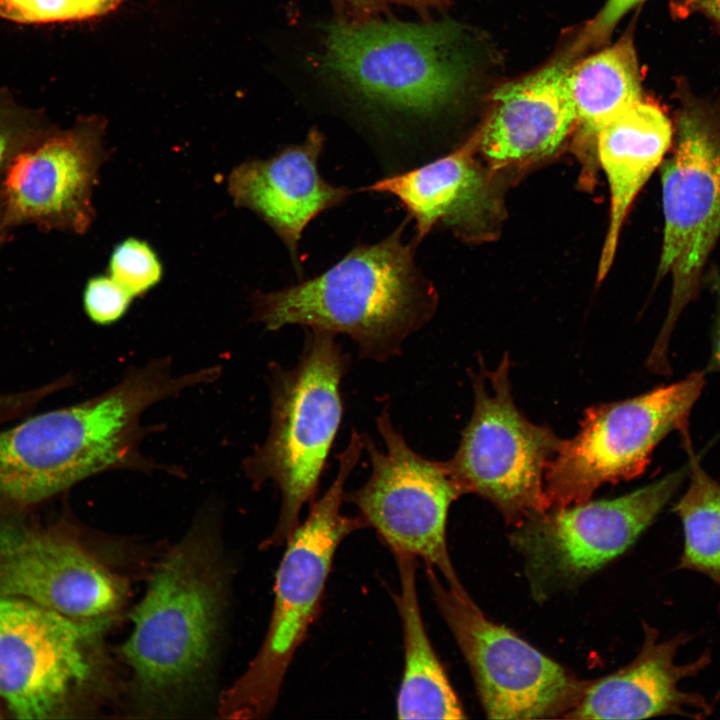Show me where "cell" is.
Returning a JSON list of instances; mask_svg holds the SVG:
<instances>
[{
  "label": "cell",
  "instance_id": "7402d4cb",
  "mask_svg": "<svg viewBox=\"0 0 720 720\" xmlns=\"http://www.w3.org/2000/svg\"><path fill=\"white\" fill-rule=\"evenodd\" d=\"M568 83L576 123L595 137L608 120L642 99L640 69L631 33L570 65Z\"/></svg>",
  "mask_w": 720,
  "mask_h": 720
},
{
  "label": "cell",
  "instance_id": "4316f807",
  "mask_svg": "<svg viewBox=\"0 0 720 720\" xmlns=\"http://www.w3.org/2000/svg\"><path fill=\"white\" fill-rule=\"evenodd\" d=\"M133 297L111 276L90 278L83 292V307L88 318L99 325L118 321L128 310Z\"/></svg>",
  "mask_w": 720,
  "mask_h": 720
},
{
  "label": "cell",
  "instance_id": "603a6c76",
  "mask_svg": "<svg viewBox=\"0 0 720 720\" xmlns=\"http://www.w3.org/2000/svg\"><path fill=\"white\" fill-rule=\"evenodd\" d=\"M682 435L689 456V484L674 507L684 534L678 568L704 574L720 589V484L701 467L688 430Z\"/></svg>",
  "mask_w": 720,
  "mask_h": 720
},
{
  "label": "cell",
  "instance_id": "e0dca14e",
  "mask_svg": "<svg viewBox=\"0 0 720 720\" xmlns=\"http://www.w3.org/2000/svg\"><path fill=\"white\" fill-rule=\"evenodd\" d=\"M645 639L636 658L598 681L590 682L565 719H642L680 715L696 719L712 712L706 698L679 689L680 681L700 673L711 663L709 649L695 661L677 665L679 647L691 640L687 633L658 640V632L644 624Z\"/></svg>",
  "mask_w": 720,
  "mask_h": 720
},
{
  "label": "cell",
  "instance_id": "ba28073f",
  "mask_svg": "<svg viewBox=\"0 0 720 720\" xmlns=\"http://www.w3.org/2000/svg\"><path fill=\"white\" fill-rule=\"evenodd\" d=\"M505 354L494 370L472 377L473 411L454 456L443 461L461 494H476L514 527L549 509L546 467L561 439L547 426L530 422L517 408Z\"/></svg>",
  "mask_w": 720,
  "mask_h": 720
},
{
  "label": "cell",
  "instance_id": "7c38bea8",
  "mask_svg": "<svg viewBox=\"0 0 720 720\" xmlns=\"http://www.w3.org/2000/svg\"><path fill=\"white\" fill-rule=\"evenodd\" d=\"M688 465L610 500L549 509L514 527L535 597L576 583L626 551L688 477Z\"/></svg>",
  "mask_w": 720,
  "mask_h": 720
},
{
  "label": "cell",
  "instance_id": "8992f818",
  "mask_svg": "<svg viewBox=\"0 0 720 720\" xmlns=\"http://www.w3.org/2000/svg\"><path fill=\"white\" fill-rule=\"evenodd\" d=\"M323 67L367 106L425 119L446 107L467 63L446 24L338 22L328 27Z\"/></svg>",
  "mask_w": 720,
  "mask_h": 720
},
{
  "label": "cell",
  "instance_id": "484cf974",
  "mask_svg": "<svg viewBox=\"0 0 720 720\" xmlns=\"http://www.w3.org/2000/svg\"><path fill=\"white\" fill-rule=\"evenodd\" d=\"M110 276L133 298L155 286L162 277V265L145 241L128 238L113 250L109 262Z\"/></svg>",
  "mask_w": 720,
  "mask_h": 720
},
{
  "label": "cell",
  "instance_id": "d6986e66",
  "mask_svg": "<svg viewBox=\"0 0 720 720\" xmlns=\"http://www.w3.org/2000/svg\"><path fill=\"white\" fill-rule=\"evenodd\" d=\"M477 138L435 160L363 188L396 197L415 222L417 245L437 225L465 238L486 226L492 211L487 179L474 159Z\"/></svg>",
  "mask_w": 720,
  "mask_h": 720
},
{
  "label": "cell",
  "instance_id": "5bb4252c",
  "mask_svg": "<svg viewBox=\"0 0 720 720\" xmlns=\"http://www.w3.org/2000/svg\"><path fill=\"white\" fill-rule=\"evenodd\" d=\"M16 514V507L0 503V596L111 625L127 600L124 580L81 544L28 526Z\"/></svg>",
  "mask_w": 720,
  "mask_h": 720
},
{
  "label": "cell",
  "instance_id": "d4e9b609",
  "mask_svg": "<svg viewBox=\"0 0 720 720\" xmlns=\"http://www.w3.org/2000/svg\"><path fill=\"white\" fill-rule=\"evenodd\" d=\"M123 0H0V16L17 23L84 20L106 14Z\"/></svg>",
  "mask_w": 720,
  "mask_h": 720
},
{
  "label": "cell",
  "instance_id": "5b68a950",
  "mask_svg": "<svg viewBox=\"0 0 720 720\" xmlns=\"http://www.w3.org/2000/svg\"><path fill=\"white\" fill-rule=\"evenodd\" d=\"M361 434L351 431L337 456L331 485L310 504L307 518L286 540L267 633L248 668L221 696L222 717L260 719L271 713L291 661L318 614L337 548L348 535L366 527L358 515L341 512L345 484L364 450Z\"/></svg>",
  "mask_w": 720,
  "mask_h": 720
},
{
  "label": "cell",
  "instance_id": "6da1fadb",
  "mask_svg": "<svg viewBox=\"0 0 720 720\" xmlns=\"http://www.w3.org/2000/svg\"><path fill=\"white\" fill-rule=\"evenodd\" d=\"M219 374L212 366L174 375L169 360H153L97 396L0 427V503L34 508L103 472L153 470L140 452L142 414Z\"/></svg>",
  "mask_w": 720,
  "mask_h": 720
},
{
  "label": "cell",
  "instance_id": "30bf717a",
  "mask_svg": "<svg viewBox=\"0 0 720 720\" xmlns=\"http://www.w3.org/2000/svg\"><path fill=\"white\" fill-rule=\"evenodd\" d=\"M109 626L0 596V698L14 716H65L105 683L101 645Z\"/></svg>",
  "mask_w": 720,
  "mask_h": 720
},
{
  "label": "cell",
  "instance_id": "2e32d148",
  "mask_svg": "<svg viewBox=\"0 0 720 720\" xmlns=\"http://www.w3.org/2000/svg\"><path fill=\"white\" fill-rule=\"evenodd\" d=\"M323 146V134L310 129L303 142L286 146L270 158L240 164L228 181L235 204L253 211L272 228L298 271L299 241L307 225L353 193L321 176L318 161Z\"/></svg>",
  "mask_w": 720,
  "mask_h": 720
},
{
  "label": "cell",
  "instance_id": "83f0119b",
  "mask_svg": "<svg viewBox=\"0 0 720 720\" xmlns=\"http://www.w3.org/2000/svg\"><path fill=\"white\" fill-rule=\"evenodd\" d=\"M642 0H607L600 12L590 21L578 39L577 49L602 43L619 20Z\"/></svg>",
  "mask_w": 720,
  "mask_h": 720
},
{
  "label": "cell",
  "instance_id": "7a4b0ae2",
  "mask_svg": "<svg viewBox=\"0 0 720 720\" xmlns=\"http://www.w3.org/2000/svg\"><path fill=\"white\" fill-rule=\"evenodd\" d=\"M227 584L220 544L200 522L160 560L132 611V629L121 648L136 712L174 714L206 681Z\"/></svg>",
  "mask_w": 720,
  "mask_h": 720
},
{
  "label": "cell",
  "instance_id": "9a60e30c",
  "mask_svg": "<svg viewBox=\"0 0 720 720\" xmlns=\"http://www.w3.org/2000/svg\"><path fill=\"white\" fill-rule=\"evenodd\" d=\"M104 122L85 118L57 128L21 154L1 179L6 220L12 230L81 235L94 217L93 189L106 159Z\"/></svg>",
  "mask_w": 720,
  "mask_h": 720
},
{
  "label": "cell",
  "instance_id": "1f68e13d",
  "mask_svg": "<svg viewBox=\"0 0 720 720\" xmlns=\"http://www.w3.org/2000/svg\"><path fill=\"white\" fill-rule=\"evenodd\" d=\"M12 229L7 223L6 220V212H5V202H4V194H3V188L2 183L0 180V250L5 245L7 240L10 237V234L12 233Z\"/></svg>",
  "mask_w": 720,
  "mask_h": 720
},
{
  "label": "cell",
  "instance_id": "ffe728a7",
  "mask_svg": "<svg viewBox=\"0 0 720 720\" xmlns=\"http://www.w3.org/2000/svg\"><path fill=\"white\" fill-rule=\"evenodd\" d=\"M674 128L663 110L643 99L598 130L595 139L610 191L609 226L601 252L598 280L608 273L631 204L673 143Z\"/></svg>",
  "mask_w": 720,
  "mask_h": 720
},
{
  "label": "cell",
  "instance_id": "4dcf8cb0",
  "mask_svg": "<svg viewBox=\"0 0 720 720\" xmlns=\"http://www.w3.org/2000/svg\"><path fill=\"white\" fill-rule=\"evenodd\" d=\"M711 286L716 295L717 310L712 337L711 358L708 369L720 372V274L714 273L711 278Z\"/></svg>",
  "mask_w": 720,
  "mask_h": 720
},
{
  "label": "cell",
  "instance_id": "cb8c5ba5",
  "mask_svg": "<svg viewBox=\"0 0 720 720\" xmlns=\"http://www.w3.org/2000/svg\"><path fill=\"white\" fill-rule=\"evenodd\" d=\"M55 129L42 113L21 107L0 94V180L21 154Z\"/></svg>",
  "mask_w": 720,
  "mask_h": 720
},
{
  "label": "cell",
  "instance_id": "8fae6325",
  "mask_svg": "<svg viewBox=\"0 0 720 720\" xmlns=\"http://www.w3.org/2000/svg\"><path fill=\"white\" fill-rule=\"evenodd\" d=\"M388 407L376 417L386 450L363 433L371 474L360 488L345 492L344 500L356 506L366 527L373 528L391 552L421 558L441 572L450 590L467 597L446 541L449 508L462 494L443 461L427 459L408 445Z\"/></svg>",
  "mask_w": 720,
  "mask_h": 720
},
{
  "label": "cell",
  "instance_id": "4fadbf2b",
  "mask_svg": "<svg viewBox=\"0 0 720 720\" xmlns=\"http://www.w3.org/2000/svg\"><path fill=\"white\" fill-rule=\"evenodd\" d=\"M434 602L453 634L490 719L564 718L590 682L576 678L512 631L487 619L470 596L446 588L426 565Z\"/></svg>",
  "mask_w": 720,
  "mask_h": 720
},
{
  "label": "cell",
  "instance_id": "f1b7e54d",
  "mask_svg": "<svg viewBox=\"0 0 720 720\" xmlns=\"http://www.w3.org/2000/svg\"><path fill=\"white\" fill-rule=\"evenodd\" d=\"M672 7L680 18L700 14L720 26V0H675Z\"/></svg>",
  "mask_w": 720,
  "mask_h": 720
},
{
  "label": "cell",
  "instance_id": "ac0fdd59",
  "mask_svg": "<svg viewBox=\"0 0 720 720\" xmlns=\"http://www.w3.org/2000/svg\"><path fill=\"white\" fill-rule=\"evenodd\" d=\"M568 58L499 88L492 114L477 136L483 155L496 167L552 154L576 123Z\"/></svg>",
  "mask_w": 720,
  "mask_h": 720
},
{
  "label": "cell",
  "instance_id": "52a82bcc",
  "mask_svg": "<svg viewBox=\"0 0 720 720\" xmlns=\"http://www.w3.org/2000/svg\"><path fill=\"white\" fill-rule=\"evenodd\" d=\"M663 244L658 279L670 275L671 300L648 357L655 372L670 369L676 322L698 294L707 259L720 237V118L690 96L677 111L672 153L662 164Z\"/></svg>",
  "mask_w": 720,
  "mask_h": 720
},
{
  "label": "cell",
  "instance_id": "9c48e42d",
  "mask_svg": "<svg viewBox=\"0 0 720 720\" xmlns=\"http://www.w3.org/2000/svg\"><path fill=\"white\" fill-rule=\"evenodd\" d=\"M704 385L705 374L697 371L636 397L586 409L578 433L561 440L546 467L549 509L584 503L601 486L642 474L660 441L688 429Z\"/></svg>",
  "mask_w": 720,
  "mask_h": 720
},
{
  "label": "cell",
  "instance_id": "44dd1931",
  "mask_svg": "<svg viewBox=\"0 0 720 720\" xmlns=\"http://www.w3.org/2000/svg\"><path fill=\"white\" fill-rule=\"evenodd\" d=\"M392 554L400 581L394 602L404 643V670L396 699L397 718H466L423 623L416 585L418 558L404 552Z\"/></svg>",
  "mask_w": 720,
  "mask_h": 720
},
{
  "label": "cell",
  "instance_id": "277c9868",
  "mask_svg": "<svg viewBox=\"0 0 720 720\" xmlns=\"http://www.w3.org/2000/svg\"><path fill=\"white\" fill-rule=\"evenodd\" d=\"M303 329L296 364L269 366L268 435L243 463L255 486L271 481L280 492L279 517L269 545L284 544L300 523L302 507L316 499L343 417L340 385L351 367L337 335Z\"/></svg>",
  "mask_w": 720,
  "mask_h": 720
},
{
  "label": "cell",
  "instance_id": "d6a6232c",
  "mask_svg": "<svg viewBox=\"0 0 720 720\" xmlns=\"http://www.w3.org/2000/svg\"><path fill=\"white\" fill-rule=\"evenodd\" d=\"M382 1H395L399 3H404L408 5H414V6H423L424 4H427L431 2L432 0H382Z\"/></svg>",
  "mask_w": 720,
  "mask_h": 720
},
{
  "label": "cell",
  "instance_id": "3957f363",
  "mask_svg": "<svg viewBox=\"0 0 720 720\" xmlns=\"http://www.w3.org/2000/svg\"><path fill=\"white\" fill-rule=\"evenodd\" d=\"M405 225L377 243L353 248L312 279L257 293L254 319L269 331L299 325L348 336L362 359L399 356L404 341L437 307L433 284L415 262L416 244L402 240Z\"/></svg>",
  "mask_w": 720,
  "mask_h": 720
},
{
  "label": "cell",
  "instance_id": "f546056e",
  "mask_svg": "<svg viewBox=\"0 0 720 720\" xmlns=\"http://www.w3.org/2000/svg\"><path fill=\"white\" fill-rule=\"evenodd\" d=\"M27 406V399L20 390L0 391V427L23 417Z\"/></svg>",
  "mask_w": 720,
  "mask_h": 720
}]
</instances>
